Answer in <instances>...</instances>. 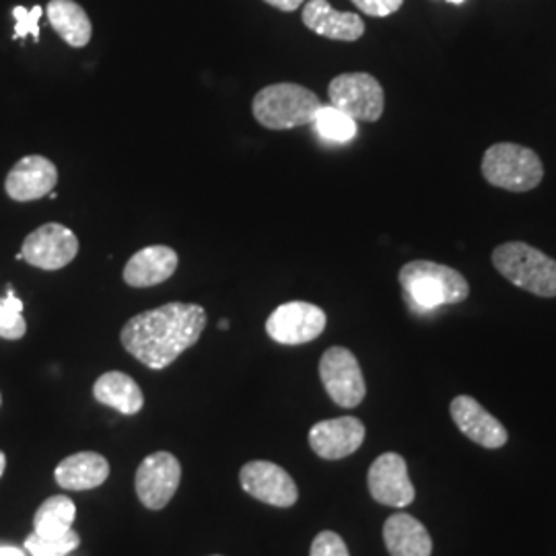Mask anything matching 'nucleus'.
I'll use <instances>...</instances> for the list:
<instances>
[{
  "label": "nucleus",
  "instance_id": "1",
  "mask_svg": "<svg viewBox=\"0 0 556 556\" xmlns=\"http://www.w3.org/2000/svg\"><path fill=\"white\" fill-rule=\"evenodd\" d=\"M206 312L199 303H165L128 319L119 332L122 346L144 367L161 371L199 342Z\"/></svg>",
  "mask_w": 556,
  "mask_h": 556
},
{
  "label": "nucleus",
  "instance_id": "2",
  "mask_svg": "<svg viewBox=\"0 0 556 556\" xmlns=\"http://www.w3.org/2000/svg\"><path fill=\"white\" fill-rule=\"evenodd\" d=\"M397 278L406 303L417 314H429L445 305H456L470 295V285L462 273L429 260L404 264Z\"/></svg>",
  "mask_w": 556,
  "mask_h": 556
},
{
  "label": "nucleus",
  "instance_id": "3",
  "mask_svg": "<svg viewBox=\"0 0 556 556\" xmlns=\"http://www.w3.org/2000/svg\"><path fill=\"white\" fill-rule=\"evenodd\" d=\"M321 101L298 83H275L260 89L252 101V114L268 130H291L314 124Z\"/></svg>",
  "mask_w": 556,
  "mask_h": 556
},
{
  "label": "nucleus",
  "instance_id": "4",
  "mask_svg": "<svg viewBox=\"0 0 556 556\" xmlns=\"http://www.w3.org/2000/svg\"><path fill=\"white\" fill-rule=\"evenodd\" d=\"M493 266L519 289L536 298H556V260L530 243H501L493 252Z\"/></svg>",
  "mask_w": 556,
  "mask_h": 556
},
{
  "label": "nucleus",
  "instance_id": "5",
  "mask_svg": "<svg viewBox=\"0 0 556 556\" xmlns=\"http://www.w3.org/2000/svg\"><path fill=\"white\" fill-rule=\"evenodd\" d=\"M480 169L491 186L507 192H530L544 178V165L536 151L516 142L489 147Z\"/></svg>",
  "mask_w": 556,
  "mask_h": 556
},
{
  "label": "nucleus",
  "instance_id": "6",
  "mask_svg": "<svg viewBox=\"0 0 556 556\" xmlns=\"http://www.w3.org/2000/svg\"><path fill=\"white\" fill-rule=\"evenodd\" d=\"M330 105L355 119L378 122L386 108V96L379 80L369 73H344L330 80Z\"/></svg>",
  "mask_w": 556,
  "mask_h": 556
},
{
  "label": "nucleus",
  "instance_id": "7",
  "mask_svg": "<svg viewBox=\"0 0 556 556\" xmlns=\"http://www.w3.org/2000/svg\"><path fill=\"white\" fill-rule=\"evenodd\" d=\"M319 379L330 400L340 408H355L367 394L357 357L344 346H332L321 355Z\"/></svg>",
  "mask_w": 556,
  "mask_h": 556
},
{
  "label": "nucleus",
  "instance_id": "8",
  "mask_svg": "<svg viewBox=\"0 0 556 556\" xmlns=\"http://www.w3.org/2000/svg\"><path fill=\"white\" fill-rule=\"evenodd\" d=\"M79 254V238L60 223H46L23 239L21 256L40 270H60Z\"/></svg>",
  "mask_w": 556,
  "mask_h": 556
},
{
  "label": "nucleus",
  "instance_id": "9",
  "mask_svg": "<svg viewBox=\"0 0 556 556\" xmlns=\"http://www.w3.org/2000/svg\"><path fill=\"white\" fill-rule=\"evenodd\" d=\"M326 312L307 301H289L278 305L266 319V334L278 344L298 346L321 337L326 330Z\"/></svg>",
  "mask_w": 556,
  "mask_h": 556
},
{
  "label": "nucleus",
  "instance_id": "10",
  "mask_svg": "<svg viewBox=\"0 0 556 556\" xmlns=\"http://www.w3.org/2000/svg\"><path fill=\"white\" fill-rule=\"evenodd\" d=\"M179 480H181V466L178 457L167 452H157L144 457L140 462L137 480H135L140 503L151 511H160L163 507H167V503L178 491Z\"/></svg>",
  "mask_w": 556,
  "mask_h": 556
},
{
  "label": "nucleus",
  "instance_id": "11",
  "mask_svg": "<svg viewBox=\"0 0 556 556\" xmlns=\"http://www.w3.org/2000/svg\"><path fill=\"white\" fill-rule=\"evenodd\" d=\"M239 482L250 497L258 498L266 505L285 509L298 503L299 491L295 480L285 468L273 462H248L239 472Z\"/></svg>",
  "mask_w": 556,
  "mask_h": 556
},
{
  "label": "nucleus",
  "instance_id": "12",
  "mask_svg": "<svg viewBox=\"0 0 556 556\" xmlns=\"http://www.w3.org/2000/svg\"><path fill=\"white\" fill-rule=\"evenodd\" d=\"M367 486L371 497L386 507H408L417 493L408 477L406 459L400 454H381L371 464L367 475Z\"/></svg>",
  "mask_w": 556,
  "mask_h": 556
},
{
  "label": "nucleus",
  "instance_id": "13",
  "mask_svg": "<svg viewBox=\"0 0 556 556\" xmlns=\"http://www.w3.org/2000/svg\"><path fill=\"white\" fill-rule=\"evenodd\" d=\"M59 184V167L41 155H27L7 174L4 190L15 202L46 199Z\"/></svg>",
  "mask_w": 556,
  "mask_h": 556
},
{
  "label": "nucleus",
  "instance_id": "14",
  "mask_svg": "<svg viewBox=\"0 0 556 556\" xmlns=\"http://www.w3.org/2000/svg\"><path fill=\"white\" fill-rule=\"evenodd\" d=\"M365 441V425L355 417L319 420L309 431V447L321 459L353 456Z\"/></svg>",
  "mask_w": 556,
  "mask_h": 556
},
{
  "label": "nucleus",
  "instance_id": "15",
  "mask_svg": "<svg viewBox=\"0 0 556 556\" xmlns=\"http://www.w3.org/2000/svg\"><path fill=\"white\" fill-rule=\"evenodd\" d=\"M450 413L457 429L480 447L498 450L509 439V433L501 425V420L493 417L486 408H482V404L472 396L454 397Z\"/></svg>",
  "mask_w": 556,
  "mask_h": 556
},
{
  "label": "nucleus",
  "instance_id": "16",
  "mask_svg": "<svg viewBox=\"0 0 556 556\" xmlns=\"http://www.w3.org/2000/svg\"><path fill=\"white\" fill-rule=\"evenodd\" d=\"M178 252L167 245H147L124 266V282L135 289L157 287L178 270Z\"/></svg>",
  "mask_w": 556,
  "mask_h": 556
},
{
  "label": "nucleus",
  "instance_id": "17",
  "mask_svg": "<svg viewBox=\"0 0 556 556\" xmlns=\"http://www.w3.org/2000/svg\"><path fill=\"white\" fill-rule=\"evenodd\" d=\"M301 20L307 29L328 40L357 41L365 34V23L357 13H340L328 0L305 2Z\"/></svg>",
  "mask_w": 556,
  "mask_h": 556
},
{
  "label": "nucleus",
  "instance_id": "18",
  "mask_svg": "<svg viewBox=\"0 0 556 556\" xmlns=\"http://www.w3.org/2000/svg\"><path fill=\"white\" fill-rule=\"evenodd\" d=\"M383 542L390 556H431L429 530L410 514H394L383 523Z\"/></svg>",
  "mask_w": 556,
  "mask_h": 556
},
{
  "label": "nucleus",
  "instance_id": "19",
  "mask_svg": "<svg viewBox=\"0 0 556 556\" xmlns=\"http://www.w3.org/2000/svg\"><path fill=\"white\" fill-rule=\"evenodd\" d=\"M110 477V464L96 452H80L64 457L54 470V478L64 491H91Z\"/></svg>",
  "mask_w": 556,
  "mask_h": 556
},
{
  "label": "nucleus",
  "instance_id": "20",
  "mask_svg": "<svg viewBox=\"0 0 556 556\" xmlns=\"http://www.w3.org/2000/svg\"><path fill=\"white\" fill-rule=\"evenodd\" d=\"M46 15L52 25V29L59 34L62 40L73 48H85L91 36L93 25L85 9L75 0H50L46 7Z\"/></svg>",
  "mask_w": 556,
  "mask_h": 556
},
{
  "label": "nucleus",
  "instance_id": "21",
  "mask_svg": "<svg viewBox=\"0 0 556 556\" xmlns=\"http://www.w3.org/2000/svg\"><path fill=\"white\" fill-rule=\"evenodd\" d=\"M93 396L103 406H110L122 415H137L144 406L139 383L122 371L103 374L93 386Z\"/></svg>",
  "mask_w": 556,
  "mask_h": 556
},
{
  "label": "nucleus",
  "instance_id": "22",
  "mask_svg": "<svg viewBox=\"0 0 556 556\" xmlns=\"http://www.w3.org/2000/svg\"><path fill=\"white\" fill-rule=\"evenodd\" d=\"M77 517L75 503L64 495L46 498L34 517V532L41 538H59L73 530Z\"/></svg>",
  "mask_w": 556,
  "mask_h": 556
},
{
  "label": "nucleus",
  "instance_id": "23",
  "mask_svg": "<svg viewBox=\"0 0 556 556\" xmlns=\"http://www.w3.org/2000/svg\"><path fill=\"white\" fill-rule=\"evenodd\" d=\"M314 126L321 139L332 142H349L355 139L358 132L357 122L337 110L334 105H321L318 116L314 119Z\"/></svg>",
  "mask_w": 556,
  "mask_h": 556
},
{
  "label": "nucleus",
  "instance_id": "24",
  "mask_svg": "<svg viewBox=\"0 0 556 556\" xmlns=\"http://www.w3.org/2000/svg\"><path fill=\"white\" fill-rule=\"evenodd\" d=\"M27 332V321L23 318V301H21L13 287L9 285L7 298L0 299V338L4 340H20Z\"/></svg>",
  "mask_w": 556,
  "mask_h": 556
},
{
  "label": "nucleus",
  "instance_id": "25",
  "mask_svg": "<svg viewBox=\"0 0 556 556\" xmlns=\"http://www.w3.org/2000/svg\"><path fill=\"white\" fill-rule=\"evenodd\" d=\"M80 544V538L75 530H68L59 538H41L34 532L25 540V551L31 556H66Z\"/></svg>",
  "mask_w": 556,
  "mask_h": 556
},
{
  "label": "nucleus",
  "instance_id": "26",
  "mask_svg": "<svg viewBox=\"0 0 556 556\" xmlns=\"http://www.w3.org/2000/svg\"><path fill=\"white\" fill-rule=\"evenodd\" d=\"M43 9L41 7H34V9H25V7H15L13 9V17H15V34L13 38H27L34 36V40H40V20Z\"/></svg>",
  "mask_w": 556,
  "mask_h": 556
},
{
  "label": "nucleus",
  "instance_id": "27",
  "mask_svg": "<svg viewBox=\"0 0 556 556\" xmlns=\"http://www.w3.org/2000/svg\"><path fill=\"white\" fill-rule=\"evenodd\" d=\"M309 556H351V553H349V546L344 544V540L338 536L337 532L326 530L314 538Z\"/></svg>",
  "mask_w": 556,
  "mask_h": 556
},
{
  "label": "nucleus",
  "instance_id": "28",
  "mask_svg": "<svg viewBox=\"0 0 556 556\" xmlns=\"http://www.w3.org/2000/svg\"><path fill=\"white\" fill-rule=\"evenodd\" d=\"M358 11H363L369 17H388L394 15L397 9L404 4V0H353Z\"/></svg>",
  "mask_w": 556,
  "mask_h": 556
},
{
  "label": "nucleus",
  "instance_id": "29",
  "mask_svg": "<svg viewBox=\"0 0 556 556\" xmlns=\"http://www.w3.org/2000/svg\"><path fill=\"white\" fill-rule=\"evenodd\" d=\"M268 2L270 7H275L278 11H285V13H293L298 11L299 7L305 4V0H264Z\"/></svg>",
  "mask_w": 556,
  "mask_h": 556
},
{
  "label": "nucleus",
  "instance_id": "30",
  "mask_svg": "<svg viewBox=\"0 0 556 556\" xmlns=\"http://www.w3.org/2000/svg\"><path fill=\"white\" fill-rule=\"evenodd\" d=\"M0 556H25L23 551L20 548H13V546H0Z\"/></svg>",
  "mask_w": 556,
  "mask_h": 556
},
{
  "label": "nucleus",
  "instance_id": "31",
  "mask_svg": "<svg viewBox=\"0 0 556 556\" xmlns=\"http://www.w3.org/2000/svg\"><path fill=\"white\" fill-rule=\"evenodd\" d=\"M4 468H7V457L0 452V477L4 475Z\"/></svg>",
  "mask_w": 556,
  "mask_h": 556
},
{
  "label": "nucleus",
  "instance_id": "32",
  "mask_svg": "<svg viewBox=\"0 0 556 556\" xmlns=\"http://www.w3.org/2000/svg\"><path fill=\"white\" fill-rule=\"evenodd\" d=\"M219 328L220 330H229V321H227V319H223L219 324Z\"/></svg>",
  "mask_w": 556,
  "mask_h": 556
},
{
  "label": "nucleus",
  "instance_id": "33",
  "mask_svg": "<svg viewBox=\"0 0 556 556\" xmlns=\"http://www.w3.org/2000/svg\"><path fill=\"white\" fill-rule=\"evenodd\" d=\"M447 2H452V4H462V2H466V0H447Z\"/></svg>",
  "mask_w": 556,
  "mask_h": 556
},
{
  "label": "nucleus",
  "instance_id": "34",
  "mask_svg": "<svg viewBox=\"0 0 556 556\" xmlns=\"http://www.w3.org/2000/svg\"><path fill=\"white\" fill-rule=\"evenodd\" d=\"M0 404H2V396H0Z\"/></svg>",
  "mask_w": 556,
  "mask_h": 556
},
{
  "label": "nucleus",
  "instance_id": "35",
  "mask_svg": "<svg viewBox=\"0 0 556 556\" xmlns=\"http://www.w3.org/2000/svg\"><path fill=\"white\" fill-rule=\"evenodd\" d=\"M213 556H220V555H213Z\"/></svg>",
  "mask_w": 556,
  "mask_h": 556
}]
</instances>
